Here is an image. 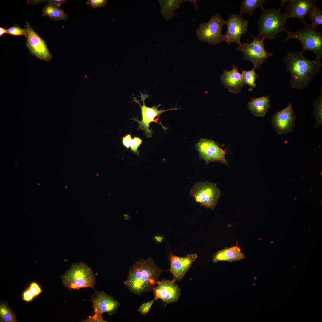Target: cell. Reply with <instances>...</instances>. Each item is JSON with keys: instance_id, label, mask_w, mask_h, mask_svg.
Masks as SVG:
<instances>
[{"instance_id": "836d02e7", "label": "cell", "mask_w": 322, "mask_h": 322, "mask_svg": "<svg viewBox=\"0 0 322 322\" xmlns=\"http://www.w3.org/2000/svg\"><path fill=\"white\" fill-rule=\"evenodd\" d=\"M35 298L34 296L28 287L23 292L22 294V299L27 302L31 301Z\"/></svg>"}, {"instance_id": "d4e9b609", "label": "cell", "mask_w": 322, "mask_h": 322, "mask_svg": "<svg viewBox=\"0 0 322 322\" xmlns=\"http://www.w3.org/2000/svg\"><path fill=\"white\" fill-rule=\"evenodd\" d=\"M313 115L315 119V128H317L322 125V90L317 97L314 104Z\"/></svg>"}, {"instance_id": "4dcf8cb0", "label": "cell", "mask_w": 322, "mask_h": 322, "mask_svg": "<svg viewBox=\"0 0 322 322\" xmlns=\"http://www.w3.org/2000/svg\"><path fill=\"white\" fill-rule=\"evenodd\" d=\"M28 287L35 298L39 295L42 292V290L40 286L35 282H32L30 283Z\"/></svg>"}, {"instance_id": "3957f363", "label": "cell", "mask_w": 322, "mask_h": 322, "mask_svg": "<svg viewBox=\"0 0 322 322\" xmlns=\"http://www.w3.org/2000/svg\"><path fill=\"white\" fill-rule=\"evenodd\" d=\"M278 9L272 8L262 9L257 22L258 27V36L264 40L274 39L278 34L287 30L285 25L287 22Z\"/></svg>"}, {"instance_id": "5bb4252c", "label": "cell", "mask_w": 322, "mask_h": 322, "mask_svg": "<svg viewBox=\"0 0 322 322\" xmlns=\"http://www.w3.org/2000/svg\"><path fill=\"white\" fill-rule=\"evenodd\" d=\"M173 279L159 281L153 289L154 299H162L165 304L177 302L181 294V290Z\"/></svg>"}, {"instance_id": "f1b7e54d", "label": "cell", "mask_w": 322, "mask_h": 322, "mask_svg": "<svg viewBox=\"0 0 322 322\" xmlns=\"http://www.w3.org/2000/svg\"><path fill=\"white\" fill-rule=\"evenodd\" d=\"M143 140L140 138L136 136L132 138L130 144V148L131 152L134 154L139 156V151L138 148L142 144Z\"/></svg>"}, {"instance_id": "f35d334b", "label": "cell", "mask_w": 322, "mask_h": 322, "mask_svg": "<svg viewBox=\"0 0 322 322\" xmlns=\"http://www.w3.org/2000/svg\"><path fill=\"white\" fill-rule=\"evenodd\" d=\"M155 238L157 242H162V237L160 236H156Z\"/></svg>"}, {"instance_id": "2e32d148", "label": "cell", "mask_w": 322, "mask_h": 322, "mask_svg": "<svg viewBox=\"0 0 322 322\" xmlns=\"http://www.w3.org/2000/svg\"><path fill=\"white\" fill-rule=\"evenodd\" d=\"M197 258L196 254H188L185 257H180L171 254L169 257L170 262L169 271L173 275V280L175 282L182 281Z\"/></svg>"}, {"instance_id": "ffe728a7", "label": "cell", "mask_w": 322, "mask_h": 322, "mask_svg": "<svg viewBox=\"0 0 322 322\" xmlns=\"http://www.w3.org/2000/svg\"><path fill=\"white\" fill-rule=\"evenodd\" d=\"M269 95L258 98L254 97L248 103V108L254 116L259 117L265 116L270 106Z\"/></svg>"}, {"instance_id": "7c38bea8", "label": "cell", "mask_w": 322, "mask_h": 322, "mask_svg": "<svg viewBox=\"0 0 322 322\" xmlns=\"http://www.w3.org/2000/svg\"><path fill=\"white\" fill-rule=\"evenodd\" d=\"M297 117L290 102L285 108L275 114L271 117L273 128L278 133L285 134L293 131L295 125Z\"/></svg>"}, {"instance_id": "8d00e7d4", "label": "cell", "mask_w": 322, "mask_h": 322, "mask_svg": "<svg viewBox=\"0 0 322 322\" xmlns=\"http://www.w3.org/2000/svg\"><path fill=\"white\" fill-rule=\"evenodd\" d=\"M28 3H32V4H40L42 2H45L46 1L44 0H30L27 1Z\"/></svg>"}, {"instance_id": "30bf717a", "label": "cell", "mask_w": 322, "mask_h": 322, "mask_svg": "<svg viewBox=\"0 0 322 322\" xmlns=\"http://www.w3.org/2000/svg\"><path fill=\"white\" fill-rule=\"evenodd\" d=\"M199 158L208 164L210 162H218L227 165L225 158L227 151L223 149L217 142L206 138L201 139L196 144Z\"/></svg>"}, {"instance_id": "9a60e30c", "label": "cell", "mask_w": 322, "mask_h": 322, "mask_svg": "<svg viewBox=\"0 0 322 322\" xmlns=\"http://www.w3.org/2000/svg\"><path fill=\"white\" fill-rule=\"evenodd\" d=\"M316 0H288L283 16L287 20L290 18H298L305 24V18L316 6Z\"/></svg>"}, {"instance_id": "e0dca14e", "label": "cell", "mask_w": 322, "mask_h": 322, "mask_svg": "<svg viewBox=\"0 0 322 322\" xmlns=\"http://www.w3.org/2000/svg\"><path fill=\"white\" fill-rule=\"evenodd\" d=\"M90 301L93 304L94 313L101 315L107 312L112 315L116 312L120 306L117 301L103 291L95 292Z\"/></svg>"}, {"instance_id": "484cf974", "label": "cell", "mask_w": 322, "mask_h": 322, "mask_svg": "<svg viewBox=\"0 0 322 322\" xmlns=\"http://www.w3.org/2000/svg\"><path fill=\"white\" fill-rule=\"evenodd\" d=\"M255 68H253L250 70H242V75L245 83L250 86L249 91H251L256 87L255 83L256 80L259 78V75L256 74L255 71Z\"/></svg>"}, {"instance_id": "cb8c5ba5", "label": "cell", "mask_w": 322, "mask_h": 322, "mask_svg": "<svg viewBox=\"0 0 322 322\" xmlns=\"http://www.w3.org/2000/svg\"><path fill=\"white\" fill-rule=\"evenodd\" d=\"M0 322H16V316L7 302L2 300L0 304Z\"/></svg>"}, {"instance_id": "8992f818", "label": "cell", "mask_w": 322, "mask_h": 322, "mask_svg": "<svg viewBox=\"0 0 322 322\" xmlns=\"http://www.w3.org/2000/svg\"><path fill=\"white\" fill-rule=\"evenodd\" d=\"M141 100L140 101L143 102V106H141L139 101L135 97L133 94V97H132L134 101L137 103L140 106L141 108V119L140 121L139 120L138 117H134L133 120L136 121L138 123V129H141L145 131V133L148 138L152 137L154 132L152 129H150V124L152 122H155L160 124L165 131L167 128L163 126L161 123L158 122V118H157L164 112L171 110H176L178 108H172L169 109L164 110H158V108L161 106L160 104L156 106H153L149 107L145 105V100L149 97V95L147 94H142L140 92Z\"/></svg>"}, {"instance_id": "d6986e66", "label": "cell", "mask_w": 322, "mask_h": 322, "mask_svg": "<svg viewBox=\"0 0 322 322\" xmlns=\"http://www.w3.org/2000/svg\"><path fill=\"white\" fill-rule=\"evenodd\" d=\"M245 257L241 249L236 245L218 251L213 256L212 260L214 263L222 261L232 262L240 260Z\"/></svg>"}, {"instance_id": "74e56055", "label": "cell", "mask_w": 322, "mask_h": 322, "mask_svg": "<svg viewBox=\"0 0 322 322\" xmlns=\"http://www.w3.org/2000/svg\"><path fill=\"white\" fill-rule=\"evenodd\" d=\"M7 33V30L5 29V28H4L2 27H0V36L1 37L4 34Z\"/></svg>"}, {"instance_id": "9c48e42d", "label": "cell", "mask_w": 322, "mask_h": 322, "mask_svg": "<svg viewBox=\"0 0 322 322\" xmlns=\"http://www.w3.org/2000/svg\"><path fill=\"white\" fill-rule=\"evenodd\" d=\"M253 38L251 43H242L238 47L236 50L243 53L242 60L250 61L253 64L254 67L259 69L265 61L274 55L265 50L264 39L258 36Z\"/></svg>"}, {"instance_id": "5b68a950", "label": "cell", "mask_w": 322, "mask_h": 322, "mask_svg": "<svg viewBox=\"0 0 322 322\" xmlns=\"http://www.w3.org/2000/svg\"><path fill=\"white\" fill-rule=\"evenodd\" d=\"M302 29L295 32L287 30V37L284 42L291 39H296L302 44L301 52L307 51L312 52L316 58H322V34L311 24L305 23Z\"/></svg>"}, {"instance_id": "8fae6325", "label": "cell", "mask_w": 322, "mask_h": 322, "mask_svg": "<svg viewBox=\"0 0 322 322\" xmlns=\"http://www.w3.org/2000/svg\"><path fill=\"white\" fill-rule=\"evenodd\" d=\"M26 31V46L30 53L41 60L49 61L52 55L45 41L34 31L28 22L24 28Z\"/></svg>"}, {"instance_id": "d590c367", "label": "cell", "mask_w": 322, "mask_h": 322, "mask_svg": "<svg viewBox=\"0 0 322 322\" xmlns=\"http://www.w3.org/2000/svg\"><path fill=\"white\" fill-rule=\"evenodd\" d=\"M47 1L51 2L58 6L60 7V5L64 4L66 1L65 0H49Z\"/></svg>"}, {"instance_id": "e575fe53", "label": "cell", "mask_w": 322, "mask_h": 322, "mask_svg": "<svg viewBox=\"0 0 322 322\" xmlns=\"http://www.w3.org/2000/svg\"><path fill=\"white\" fill-rule=\"evenodd\" d=\"M132 139L131 134L126 135L122 138L123 145L126 148V150L130 148L131 142Z\"/></svg>"}, {"instance_id": "d6a6232c", "label": "cell", "mask_w": 322, "mask_h": 322, "mask_svg": "<svg viewBox=\"0 0 322 322\" xmlns=\"http://www.w3.org/2000/svg\"><path fill=\"white\" fill-rule=\"evenodd\" d=\"M82 321L85 322H106L103 319L102 315L95 313L93 316H89L88 318L83 320Z\"/></svg>"}, {"instance_id": "7402d4cb", "label": "cell", "mask_w": 322, "mask_h": 322, "mask_svg": "<svg viewBox=\"0 0 322 322\" xmlns=\"http://www.w3.org/2000/svg\"><path fill=\"white\" fill-rule=\"evenodd\" d=\"M48 2L43 9L42 16L48 17L54 21H66L68 18V16L61 7L51 2Z\"/></svg>"}, {"instance_id": "f546056e", "label": "cell", "mask_w": 322, "mask_h": 322, "mask_svg": "<svg viewBox=\"0 0 322 322\" xmlns=\"http://www.w3.org/2000/svg\"><path fill=\"white\" fill-rule=\"evenodd\" d=\"M155 300L154 298L150 301L143 303L138 308V311L142 315L146 316Z\"/></svg>"}, {"instance_id": "277c9868", "label": "cell", "mask_w": 322, "mask_h": 322, "mask_svg": "<svg viewBox=\"0 0 322 322\" xmlns=\"http://www.w3.org/2000/svg\"><path fill=\"white\" fill-rule=\"evenodd\" d=\"M64 286L69 290L93 287L96 277L92 269L85 263H74L61 276Z\"/></svg>"}, {"instance_id": "52a82bcc", "label": "cell", "mask_w": 322, "mask_h": 322, "mask_svg": "<svg viewBox=\"0 0 322 322\" xmlns=\"http://www.w3.org/2000/svg\"><path fill=\"white\" fill-rule=\"evenodd\" d=\"M226 21L219 14L216 13L206 23H202L196 29V35L200 41L215 46L224 41L222 34Z\"/></svg>"}, {"instance_id": "603a6c76", "label": "cell", "mask_w": 322, "mask_h": 322, "mask_svg": "<svg viewBox=\"0 0 322 322\" xmlns=\"http://www.w3.org/2000/svg\"><path fill=\"white\" fill-rule=\"evenodd\" d=\"M266 0H243L240 8L241 15L243 13L252 16L253 11L259 7L264 9L263 4L266 2Z\"/></svg>"}, {"instance_id": "6da1fadb", "label": "cell", "mask_w": 322, "mask_h": 322, "mask_svg": "<svg viewBox=\"0 0 322 322\" xmlns=\"http://www.w3.org/2000/svg\"><path fill=\"white\" fill-rule=\"evenodd\" d=\"M284 62L286 71L291 73L290 84L293 89L301 90L308 88L322 67L320 59L308 60L301 51L288 52L284 57Z\"/></svg>"}, {"instance_id": "44dd1931", "label": "cell", "mask_w": 322, "mask_h": 322, "mask_svg": "<svg viewBox=\"0 0 322 322\" xmlns=\"http://www.w3.org/2000/svg\"><path fill=\"white\" fill-rule=\"evenodd\" d=\"M161 13L165 19L168 21L172 18L176 9L181 3L185 2H190L195 5L196 10L197 0H159Z\"/></svg>"}, {"instance_id": "ba28073f", "label": "cell", "mask_w": 322, "mask_h": 322, "mask_svg": "<svg viewBox=\"0 0 322 322\" xmlns=\"http://www.w3.org/2000/svg\"><path fill=\"white\" fill-rule=\"evenodd\" d=\"M221 192L216 184L210 182L199 181L190 191L191 196L202 206L213 209L217 204Z\"/></svg>"}, {"instance_id": "83f0119b", "label": "cell", "mask_w": 322, "mask_h": 322, "mask_svg": "<svg viewBox=\"0 0 322 322\" xmlns=\"http://www.w3.org/2000/svg\"><path fill=\"white\" fill-rule=\"evenodd\" d=\"M7 33L8 34L16 36L24 35L26 37V36L25 29L21 28L17 24H15L14 26L7 29Z\"/></svg>"}, {"instance_id": "4fadbf2b", "label": "cell", "mask_w": 322, "mask_h": 322, "mask_svg": "<svg viewBox=\"0 0 322 322\" xmlns=\"http://www.w3.org/2000/svg\"><path fill=\"white\" fill-rule=\"evenodd\" d=\"M225 24L227 30L224 35V41L228 44L235 43L239 46L242 43L241 38L247 33L248 21L243 18L241 15L232 14L230 15Z\"/></svg>"}, {"instance_id": "ac0fdd59", "label": "cell", "mask_w": 322, "mask_h": 322, "mask_svg": "<svg viewBox=\"0 0 322 322\" xmlns=\"http://www.w3.org/2000/svg\"><path fill=\"white\" fill-rule=\"evenodd\" d=\"M222 84L229 91L239 94L244 86L247 85L237 67L233 64L230 71L224 70L221 77Z\"/></svg>"}, {"instance_id": "7a4b0ae2", "label": "cell", "mask_w": 322, "mask_h": 322, "mask_svg": "<svg viewBox=\"0 0 322 322\" xmlns=\"http://www.w3.org/2000/svg\"><path fill=\"white\" fill-rule=\"evenodd\" d=\"M163 271L155 264L152 258H141L129 267L124 284L131 292L140 295L150 291L156 286Z\"/></svg>"}, {"instance_id": "1f68e13d", "label": "cell", "mask_w": 322, "mask_h": 322, "mask_svg": "<svg viewBox=\"0 0 322 322\" xmlns=\"http://www.w3.org/2000/svg\"><path fill=\"white\" fill-rule=\"evenodd\" d=\"M107 2L106 0H88V4H89L94 9L104 7Z\"/></svg>"}, {"instance_id": "4316f807", "label": "cell", "mask_w": 322, "mask_h": 322, "mask_svg": "<svg viewBox=\"0 0 322 322\" xmlns=\"http://www.w3.org/2000/svg\"><path fill=\"white\" fill-rule=\"evenodd\" d=\"M308 18L312 22L311 24L315 28L322 25V11L316 6L311 10Z\"/></svg>"}]
</instances>
